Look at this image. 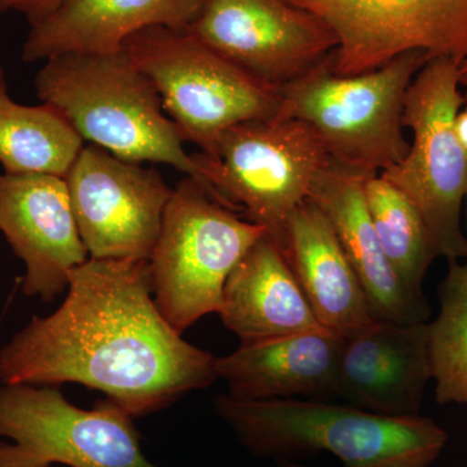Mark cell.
<instances>
[{
  "label": "cell",
  "mask_w": 467,
  "mask_h": 467,
  "mask_svg": "<svg viewBox=\"0 0 467 467\" xmlns=\"http://www.w3.org/2000/svg\"><path fill=\"white\" fill-rule=\"evenodd\" d=\"M216 379V358L186 342L156 306L149 260L90 257L73 270L58 309L0 348L3 384H82L133 418Z\"/></svg>",
  "instance_id": "cell-1"
},
{
  "label": "cell",
  "mask_w": 467,
  "mask_h": 467,
  "mask_svg": "<svg viewBox=\"0 0 467 467\" xmlns=\"http://www.w3.org/2000/svg\"><path fill=\"white\" fill-rule=\"evenodd\" d=\"M243 447L279 467H429L448 434L430 418L389 417L321 400H214Z\"/></svg>",
  "instance_id": "cell-2"
},
{
  "label": "cell",
  "mask_w": 467,
  "mask_h": 467,
  "mask_svg": "<svg viewBox=\"0 0 467 467\" xmlns=\"http://www.w3.org/2000/svg\"><path fill=\"white\" fill-rule=\"evenodd\" d=\"M34 85L39 99L60 110L82 140L128 161L171 165L223 204L184 150L158 91L124 48L48 58Z\"/></svg>",
  "instance_id": "cell-3"
},
{
  "label": "cell",
  "mask_w": 467,
  "mask_h": 467,
  "mask_svg": "<svg viewBox=\"0 0 467 467\" xmlns=\"http://www.w3.org/2000/svg\"><path fill=\"white\" fill-rule=\"evenodd\" d=\"M328 57L282 86L275 117L306 122L337 167L367 177L383 173L407 156L405 94L431 58L408 52L379 69L339 76Z\"/></svg>",
  "instance_id": "cell-4"
},
{
  "label": "cell",
  "mask_w": 467,
  "mask_h": 467,
  "mask_svg": "<svg viewBox=\"0 0 467 467\" xmlns=\"http://www.w3.org/2000/svg\"><path fill=\"white\" fill-rule=\"evenodd\" d=\"M122 48L158 91L183 142L208 158L234 126L278 113L281 88L245 72L192 34L149 27Z\"/></svg>",
  "instance_id": "cell-5"
},
{
  "label": "cell",
  "mask_w": 467,
  "mask_h": 467,
  "mask_svg": "<svg viewBox=\"0 0 467 467\" xmlns=\"http://www.w3.org/2000/svg\"><path fill=\"white\" fill-rule=\"evenodd\" d=\"M265 235L192 177L178 183L149 260L153 299L178 333L218 313L234 267Z\"/></svg>",
  "instance_id": "cell-6"
},
{
  "label": "cell",
  "mask_w": 467,
  "mask_h": 467,
  "mask_svg": "<svg viewBox=\"0 0 467 467\" xmlns=\"http://www.w3.org/2000/svg\"><path fill=\"white\" fill-rule=\"evenodd\" d=\"M466 103L460 66L450 58L427 61L409 86L402 126L413 135L407 156L380 173L416 207L439 257H467L461 208L467 187V150L456 133Z\"/></svg>",
  "instance_id": "cell-7"
},
{
  "label": "cell",
  "mask_w": 467,
  "mask_h": 467,
  "mask_svg": "<svg viewBox=\"0 0 467 467\" xmlns=\"http://www.w3.org/2000/svg\"><path fill=\"white\" fill-rule=\"evenodd\" d=\"M193 158L223 205L263 227L276 247L291 214L308 201L316 178L331 164L306 122L278 117L234 126L211 158Z\"/></svg>",
  "instance_id": "cell-8"
},
{
  "label": "cell",
  "mask_w": 467,
  "mask_h": 467,
  "mask_svg": "<svg viewBox=\"0 0 467 467\" xmlns=\"http://www.w3.org/2000/svg\"><path fill=\"white\" fill-rule=\"evenodd\" d=\"M133 420L109 399L85 410L54 386L2 384L0 467H159Z\"/></svg>",
  "instance_id": "cell-9"
},
{
  "label": "cell",
  "mask_w": 467,
  "mask_h": 467,
  "mask_svg": "<svg viewBox=\"0 0 467 467\" xmlns=\"http://www.w3.org/2000/svg\"><path fill=\"white\" fill-rule=\"evenodd\" d=\"M328 27L337 39L330 66L356 76L408 52L467 58V0H288Z\"/></svg>",
  "instance_id": "cell-10"
},
{
  "label": "cell",
  "mask_w": 467,
  "mask_h": 467,
  "mask_svg": "<svg viewBox=\"0 0 467 467\" xmlns=\"http://www.w3.org/2000/svg\"><path fill=\"white\" fill-rule=\"evenodd\" d=\"M66 181L91 259L150 260L173 193L156 169L90 144Z\"/></svg>",
  "instance_id": "cell-11"
},
{
  "label": "cell",
  "mask_w": 467,
  "mask_h": 467,
  "mask_svg": "<svg viewBox=\"0 0 467 467\" xmlns=\"http://www.w3.org/2000/svg\"><path fill=\"white\" fill-rule=\"evenodd\" d=\"M186 32L276 88L306 75L337 47L322 21L288 0H202Z\"/></svg>",
  "instance_id": "cell-12"
},
{
  "label": "cell",
  "mask_w": 467,
  "mask_h": 467,
  "mask_svg": "<svg viewBox=\"0 0 467 467\" xmlns=\"http://www.w3.org/2000/svg\"><path fill=\"white\" fill-rule=\"evenodd\" d=\"M0 232L26 264L23 292L48 303L88 260L66 178L0 173Z\"/></svg>",
  "instance_id": "cell-13"
},
{
  "label": "cell",
  "mask_w": 467,
  "mask_h": 467,
  "mask_svg": "<svg viewBox=\"0 0 467 467\" xmlns=\"http://www.w3.org/2000/svg\"><path fill=\"white\" fill-rule=\"evenodd\" d=\"M427 324L376 319L343 337L337 398L382 416H418L431 380Z\"/></svg>",
  "instance_id": "cell-14"
},
{
  "label": "cell",
  "mask_w": 467,
  "mask_h": 467,
  "mask_svg": "<svg viewBox=\"0 0 467 467\" xmlns=\"http://www.w3.org/2000/svg\"><path fill=\"white\" fill-rule=\"evenodd\" d=\"M368 178L331 162L316 178L309 199L333 226L374 319L395 324L427 322L430 306L425 296L411 294L402 285L384 254L365 201Z\"/></svg>",
  "instance_id": "cell-15"
},
{
  "label": "cell",
  "mask_w": 467,
  "mask_h": 467,
  "mask_svg": "<svg viewBox=\"0 0 467 467\" xmlns=\"http://www.w3.org/2000/svg\"><path fill=\"white\" fill-rule=\"evenodd\" d=\"M201 5L202 0H60L30 24L21 57L36 63L66 54H112L149 27L186 32Z\"/></svg>",
  "instance_id": "cell-16"
},
{
  "label": "cell",
  "mask_w": 467,
  "mask_h": 467,
  "mask_svg": "<svg viewBox=\"0 0 467 467\" xmlns=\"http://www.w3.org/2000/svg\"><path fill=\"white\" fill-rule=\"evenodd\" d=\"M340 344L342 337L325 328L241 343L216 358L217 378L235 400L335 399Z\"/></svg>",
  "instance_id": "cell-17"
},
{
  "label": "cell",
  "mask_w": 467,
  "mask_h": 467,
  "mask_svg": "<svg viewBox=\"0 0 467 467\" xmlns=\"http://www.w3.org/2000/svg\"><path fill=\"white\" fill-rule=\"evenodd\" d=\"M278 248L325 330L343 337L376 321L333 226L310 199L291 214Z\"/></svg>",
  "instance_id": "cell-18"
},
{
  "label": "cell",
  "mask_w": 467,
  "mask_h": 467,
  "mask_svg": "<svg viewBox=\"0 0 467 467\" xmlns=\"http://www.w3.org/2000/svg\"><path fill=\"white\" fill-rule=\"evenodd\" d=\"M218 315L241 343L324 328L284 254L267 235L234 267Z\"/></svg>",
  "instance_id": "cell-19"
},
{
  "label": "cell",
  "mask_w": 467,
  "mask_h": 467,
  "mask_svg": "<svg viewBox=\"0 0 467 467\" xmlns=\"http://www.w3.org/2000/svg\"><path fill=\"white\" fill-rule=\"evenodd\" d=\"M85 140L51 104L23 106L12 99L0 67V164L7 174L66 178Z\"/></svg>",
  "instance_id": "cell-20"
},
{
  "label": "cell",
  "mask_w": 467,
  "mask_h": 467,
  "mask_svg": "<svg viewBox=\"0 0 467 467\" xmlns=\"http://www.w3.org/2000/svg\"><path fill=\"white\" fill-rule=\"evenodd\" d=\"M364 192L389 265L411 294L423 296V279L439 256L420 212L380 174L365 181Z\"/></svg>",
  "instance_id": "cell-21"
},
{
  "label": "cell",
  "mask_w": 467,
  "mask_h": 467,
  "mask_svg": "<svg viewBox=\"0 0 467 467\" xmlns=\"http://www.w3.org/2000/svg\"><path fill=\"white\" fill-rule=\"evenodd\" d=\"M427 331L436 402L467 405V263L451 261L441 285V312Z\"/></svg>",
  "instance_id": "cell-22"
},
{
  "label": "cell",
  "mask_w": 467,
  "mask_h": 467,
  "mask_svg": "<svg viewBox=\"0 0 467 467\" xmlns=\"http://www.w3.org/2000/svg\"><path fill=\"white\" fill-rule=\"evenodd\" d=\"M60 3V0H30L24 14L26 15L29 24L36 23L47 16L51 11Z\"/></svg>",
  "instance_id": "cell-23"
},
{
  "label": "cell",
  "mask_w": 467,
  "mask_h": 467,
  "mask_svg": "<svg viewBox=\"0 0 467 467\" xmlns=\"http://www.w3.org/2000/svg\"><path fill=\"white\" fill-rule=\"evenodd\" d=\"M454 126H456V133L461 144H462L463 149L467 150V109H461L460 112L457 113Z\"/></svg>",
  "instance_id": "cell-24"
},
{
  "label": "cell",
  "mask_w": 467,
  "mask_h": 467,
  "mask_svg": "<svg viewBox=\"0 0 467 467\" xmlns=\"http://www.w3.org/2000/svg\"><path fill=\"white\" fill-rule=\"evenodd\" d=\"M30 0H0V12L16 9V11L26 12Z\"/></svg>",
  "instance_id": "cell-25"
},
{
  "label": "cell",
  "mask_w": 467,
  "mask_h": 467,
  "mask_svg": "<svg viewBox=\"0 0 467 467\" xmlns=\"http://www.w3.org/2000/svg\"><path fill=\"white\" fill-rule=\"evenodd\" d=\"M460 86L467 103V58L462 64H460Z\"/></svg>",
  "instance_id": "cell-26"
},
{
  "label": "cell",
  "mask_w": 467,
  "mask_h": 467,
  "mask_svg": "<svg viewBox=\"0 0 467 467\" xmlns=\"http://www.w3.org/2000/svg\"><path fill=\"white\" fill-rule=\"evenodd\" d=\"M465 199H466V202H467V187H466Z\"/></svg>",
  "instance_id": "cell-27"
}]
</instances>
